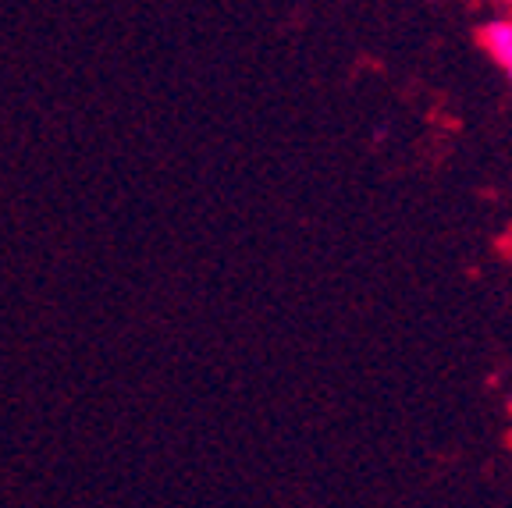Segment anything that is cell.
I'll return each mask as SVG.
<instances>
[{
  "label": "cell",
  "mask_w": 512,
  "mask_h": 508,
  "mask_svg": "<svg viewBox=\"0 0 512 508\" xmlns=\"http://www.w3.org/2000/svg\"><path fill=\"white\" fill-rule=\"evenodd\" d=\"M480 47L495 57L505 79L512 82V18H495V22L484 25L480 29Z\"/></svg>",
  "instance_id": "obj_1"
}]
</instances>
